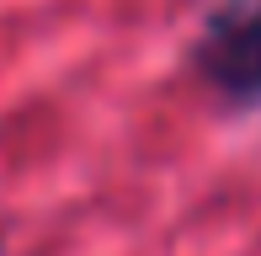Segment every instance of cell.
Here are the masks:
<instances>
[{"label": "cell", "mask_w": 261, "mask_h": 256, "mask_svg": "<svg viewBox=\"0 0 261 256\" xmlns=\"http://www.w3.org/2000/svg\"><path fill=\"white\" fill-rule=\"evenodd\" d=\"M197 69L229 107H261V0H208Z\"/></svg>", "instance_id": "cell-1"}]
</instances>
